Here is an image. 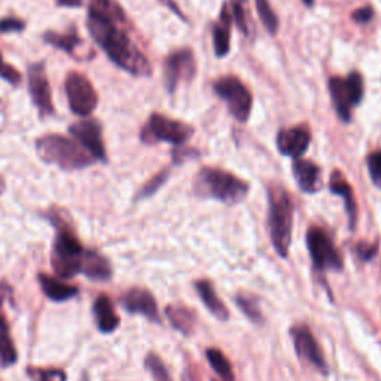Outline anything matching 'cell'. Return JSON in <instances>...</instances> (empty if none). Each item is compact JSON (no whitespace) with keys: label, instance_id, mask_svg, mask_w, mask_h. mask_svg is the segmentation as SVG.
<instances>
[{"label":"cell","instance_id":"obj_32","mask_svg":"<svg viewBox=\"0 0 381 381\" xmlns=\"http://www.w3.org/2000/svg\"><path fill=\"white\" fill-rule=\"evenodd\" d=\"M27 374L31 381H66V373L56 368H29Z\"/></svg>","mask_w":381,"mask_h":381},{"label":"cell","instance_id":"obj_25","mask_svg":"<svg viewBox=\"0 0 381 381\" xmlns=\"http://www.w3.org/2000/svg\"><path fill=\"white\" fill-rule=\"evenodd\" d=\"M165 316L176 331L184 335H190L195 326V314L193 310L182 305H168L165 309Z\"/></svg>","mask_w":381,"mask_h":381},{"label":"cell","instance_id":"obj_12","mask_svg":"<svg viewBox=\"0 0 381 381\" xmlns=\"http://www.w3.org/2000/svg\"><path fill=\"white\" fill-rule=\"evenodd\" d=\"M69 133L73 139L78 140L86 149L94 156L95 161L106 163L108 155H106L104 143H103V130L102 124L94 120H82L69 127Z\"/></svg>","mask_w":381,"mask_h":381},{"label":"cell","instance_id":"obj_6","mask_svg":"<svg viewBox=\"0 0 381 381\" xmlns=\"http://www.w3.org/2000/svg\"><path fill=\"white\" fill-rule=\"evenodd\" d=\"M193 134L194 129L190 125L182 121L167 118L161 113H152L142 129L140 137L147 145L165 142L175 146H181L186 143L193 137Z\"/></svg>","mask_w":381,"mask_h":381},{"label":"cell","instance_id":"obj_27","mask_svg":"<svg viewBox=\"0 0 381 381\" xmlns=\"http://www.w3.org/2000/svg\"><path fill=\"white\" fill-rule=\"evenodd\" d=\"M231 6V15L234 24L238 27L243 35L250 38L253 30H252V18L249 14V6L248 0H229Z\"/></svg>","mask_w":381,"mask_h":381},{"label":"cell","instance_id":"obj_14","mask_svg":"<svg viewBox=\"0 0 381 381\" xmlns=\"http://www.w3.org/2000/svg\"><path fill=\"white\" fill-rule=\"evenodd\" d=\"M311 142V133L307 125L292 127L280 130L277 134V149L282 155L291 156L293 160L301 158Z\"/></svg>","mask_w":381,"mask_h":381},{"label":"cell","instance_id":"obj_9","mask_svg":"<svg viewBox=\"0 0 381 381\" xmlns=\"http://www.w3.org/2000/svg\"><path fill=\"white\" fill-rule=\"evenodd\" d=\"M307 248H309L314 267L321 271H341L343 259L337 250L330 234L319 227H313L307 232Z\"/></svg>","mask_w":381,"mask_h":381},{"label":"cell","instance_id":"obj_20","mask_svg":"<svg viewBox=\"0 0 381 381\" xmlns=\"http://www.w3.org/2000/svg\"><path fill=\"white\" fill-rule=\"evenodd\" d=\"M92 310H94L95 323H97L100 332L111 334L120 326V322H121L120 317L113 309L112 301L106 295H102L95 300Z\"/></svg>","mask_w":381,"mask_h":381},{"label":"cell","instance_id":"obj_23","mask_svg":"<svg viewBox=\"0 0 381 381\" xmlns=\"http://www.w3.org/2000/svg\"><path fill=\"white\" fill-rule=\"evenodd\" d=\"M195 291L201 301L204 302L206 309L213 314L219 321H227L229 317V311L225 307V304L219 300V296L215 292L213 284L209 280H198L195 282Z\"/></svg>","mask_w":381,"mask_h":381},{"label":"cell","instance_id":"obj_7","mask_svg":"<svg viewBox=\"0 0 381 381\" xmlns=\"http://www.w3.org/2000/svg\"><path fill=\"white\" fill-rule=\"evenodd\" d=\"M213 90L228 106L229 113L240 122H246L252 112L253 97L248 87L236 76H224L213 83Z\"/></svg>","mask_w":381,"mask_h":381},{"label":"cell","instance_id":"obj_43","mask_svg":"<svg viewBox=\"0 0 381 381\" xmlns=\"http://www.w3.org/2000/svg\"><path fill=\"white\" fill-rule=\"evenodd\" d=\"M314 2H316V0H302V3H304L305 6H309V8H311V6L314 5Z\"/></svg>","mask_w":381,"mask_h":381},{"label":"cell","instance_id":"obj_42","mask_svg":"<svg viewBox=\"0 0 381 381\" xmlns=\"http://www.w3.org/2000/svg\"><path fill=\"white\" fill-rule=\"evenodd\" d=\"M57 5L66 8H78L82 5V0H58Z\"/></svg>","mask_w":381,"mask_h":381},{"label":"cell","instance_id":"obj_36","mask_svg":"<svg viewBox=\"0 0 381 381\" xmlns=\"http://www.w3.org/2000/svg\"><path fill=\"white\" fill-rule=\"evenodd\" d=\"M26 29V23L18 17L9 15L0 19V33H18V31H23Z\"/></svg>","mask_w":381,"mask_h":381},{"label":"cell","instance_id":"obj_41","mask_svg":"<svg viewBox=\"0 0 381 381\" xmlns=\"http://www.w3.org/2000/svg\"><path fill=\"white\" fill-rule=\"evenodd\" d=\"M160 2H161V3H164V5L167 6V8H170V9L173 10V13H175V14H176V15L179 17V18H182V19H186V18H185V15L182 14V10H181V9H179V6H177V5H176V3L173 2V0H160Z\"/></svg>","mask_w":381,"mask_h":381},{"label":"cell","instance_id":"obj_21","mask_svg":"<svg viewBox=\"0 0 381 381\" xmlns=\"http://www.w3.org/2000/svg\"><path fill=\"white\" fill-rule=\"evenodd\" d=\"M232 24V15L229 6L225 3L222 6L219 21L213 27V45H215V54L216 57L222 58L228 56L231 49V38H229V30Z\"/></svg>","mask_w":381,"mask_h":381},{"label":"cell","instance_id":"obj_17","mask_svg":"<svg viewBox=\"0 0 381 381\" xmlns=\"http://www.w3.org/2000/svg\"><path fill=\"white\" fill-rule=\"evenodd\" d=\"M81 273L86 274V276L91 280L106 282L112 277V267H111V262L103 255H100L99 252L86 249L82 258Z\"/></svg>","mask_w":381,"mask_h":381},{"label":"cell","instance_id":"obj_11","mask_svg":"<svg viewBox=\"0 0 381 381\" xmlns=\"http://www.w3.org/2000/svg\"><path fill=\"white\" fill-rule=\"evenodd\" d=\"M195 57L188 48L172 52L164 61V83L167 91L173 94L185 81H190L195 75Z\"/></svg>","mask_w":381,"mask_h":381},{"label":"cell","instance_id":"obj_33","mask_svg":"<svg viewBox=\"0 0 381 381\" xmlns=\"http://www.w3.org/2000/svg\"><path fill=\"white\" fill-rule=\"evenodd\" d=\"M146 368L147 371H149L154 377L155 381H173L170 374H168L165 365L163 364V361L160 357H158L155 353H149L146 356Z\"/></svg>","mask_w":381,"mask_h":381},{"label":"cell","instance_id":"obj_3","mask_svg":"<svg viewBox=\"0 0 381 381\" xmlns=\"http://www.w3.org/2000/svg\"><path fill=\"white\" fill-rule=\"evenodd\" d=\"M194 193L198 197L218 200L225 204H238L246 198L249 184L225 170L204 167L195 176Z\"/></svg>","mask_w":381,"mask_h":381},{"label":"cell","instance_id":"obj_34","mask_svg":"<svg viewBox=\"0 0 381 381\" xmlns=\"http://www.w3.org/2000/svg\"><path fill=\"white\" fill-rule=\"evenodd\" d=\"M0 78L3 81H6L9 86H19L21 81H23V76H21V73L18 72V69H15L14 66H10L9 63L5 61L3 54L0 52Z\"/></svg>","mask_w":381,"mask_h":381},{"label":"cell","instance_id":"obj_2","mask_svg":"<svg viewBox=\"0 0 381 381\" xmlns=\"http://www.w3.org/2000/svg\"><path fill=\"white\" fill-rule=\"evenodd\" d=\"M38 155L48 164L61 170H82L95 163L94 156L73 137L61 134H45L36 140Z\"/></svg>","mask_w":381,"mask_h":381},{"label":"cell","instance_id":"obj_5","mask_svg":"<svg viewBox=\"0 0 381 381\" xmlns=\"http://www.w3.org/2000/svg\"><path fill=\"white\" fill-rule=\"evenodd\" d=\"M54 224L57 227V237L54 248H52V268L60 279H72L81 273L86 249L82 248L78 237L65 224L58 222V219Z\"/></svg>","mask_w":381,"mask_h":381},{"label":"cell","instance_id":"obj_39","mask_svg":"<svg viewBox=\"0 0 381 381\" xmlns=\"http://www.w3.org/2000/svg\"><path fill=\"white\" fill-rule=\"evenodd\" d=\"M377 250H378L377 243H374V245H366V243H361V245L356 248L357 257L361 258L362 261H371L375 257Z\"/></svg>","mask_w":381,"mask_h":381},{"label":"cell","instance_id":"obj_26","mask_svg":"<svg viewBox=\"0 0 381 381\" xmlns=\"http://www.w3.org/2000/svg\"><path fill=\"white\" fill-rule=\"evenodd\" d=\"M18 353L13 337L9 332V325L3 316H0V366H10L17 362Z\"/></svg>","mask_w":381,"mask_h":381},{"label":"cell","instance_id":"obj_31","mask_svg":"<svg viewBox=\"0 0 381 381\" xmlns=\"http://www.w3.org/2000/svg\"><path fill=\"white\" fill-rule=\"evenodd\" d=\"M344 81H346V87H347L348 94H350V100H352L353 108H355V106L361 104V102L364 99V91H365L364 79L361 76V73L352 72Z\"/></svg>","mask_w":381,"mask_h":381},{"label":"cell","instance_id":"obj_22","mask_svg":"<svg viewBox=\"0 0 381 381\" xmlns=\"http://www.w3.org/2000/svg\"><path fill=\"white\" fill-rule=\"evenodd\" d=\"M38 279H39L42 291H44L45 296H47V298H49L51 301L63 302V301L72 300L73 296L78 295L76 286L67 284L63 280H58V279L48 276V274H39Z\"/></svg>","mask_w":381,"mask_h":381},{"label":"cell","instance_id":"obj_13","mask_svg":"<svg viewBox=\"0 0 381 381\" xmlns=\"http://www.w3.org/2000/svg\"><path fill=\"white\" fill-rule=\"evenodd\" d=\"M291 335L293 338V347L295 352L302 361H307L311 364L316 369H319L321 373H327L326 359L323 356L322 348L319 343L316 341L314 335L307 326H295L291 330Z\"/></svg>","mask_w":381,"mask_h":381},{"label":"cell","instance_id":"obj_10","mask_svg":"<svg viewBox=\"0 0 381 381\" xmlns=\"http://www.w3.org/2000/svg\"><path fill=\"white\" fill-rule=\"evenodd\" d=\"M27 86L31 102L42 116L54 115V100H52L51 83L44 63H33L27 69Z\"/></svg>","mask_w":381,"mask_h":381},{"label":"cell","instance_id":"obj_8","mask_svg":"<svg viewBox=\"0 0 381 381\" xmlns=\"http://www.w3.org/2000/svg\"><path fill=\"white\" fill-rule=\"evenodd\" d=\"M65 91L69 103V109L86 118L90 116L99 104V94L92 82L81 72L72 70L65 81Z\"/></svg>","mask_w":381,"mask_h":381},{"label":"cell","instance_id":"obj_15","mask_svg":"<svg viewBox=\"0 0 381 381\" xmlns=\"http://www.w3.org/2000/svg\"><path fill=\"white\" fill-rule=\"evenodd\" d=\"M121 305L131 314H142L151 322L160 323V313H158L156 301L154 295L140 288H133L121 298Z\"/></svg>","mask_w":381,"mask_h":381},{"label":"cell","instance_id":"obj_16","mask_svg":"<svg viewBox=\"0 0 381 381\" xmlns=\"http://www.w3.org/2000/svg\"><path fill=\"white\" fill-rule=\"evenodd\" d=\"M292 173L302 193L316 194L322 189V170L317 164L298 158L292 165Z\"/></svg>","mask_w":381,"mask_h":381},{"label":"cell","instance_id":"obj_38","mask_svg":"<svg viewBox=\"0 0 381 381\" xmlns=\"http://www.w3.org/2000/svg\"><path fill=\"white\" fill-rule=\"evenodd\" d=\"M352 18L359 24H366L374 18V9H373V6L359 8L352 14Z\"/></svg>","mask_w":381,"mask_h":381},{"label":"cell","instance_id":"obj_28","mask_svg":"<svg viewBox=\"0 0 381 381\" xmlns=\"http://www.w3.org/2000/svg\"><path fill=\"white\" fill-rule=\"evenodd\" d=\"M206 357L222 381H234V373H232L231 364L224 353L218 348H207Z\"/></svg>","mask_w":381,"mask_h":381},{"label":"cell","instance_id":"obj_19","mask_svg":"<svg viewBox=\"0 0 381 381\" xmlns=\"http://www.w3.org/2000/svg\"><path fill=\"white\" fill-rule=\"evenodd\" d=\"M330 188L332 194L340 195L343 198L346 211L348 215V220H350V229H355L356 219H357V206H356V200H355V194L350 184L346 181V177L343 176L341 172H334L330 181Z\"/></svg>","mask_w":381,"mask_h":381},{"label":"cell","instance_id":"obj_37","mask_svg":"<svg viewBox=\"0 0 381 381\" xmlns=\"http://www.w3.org/2000/svg\"><path fill=\"white\" fill-rule=\"evenodd\" d=\"M167 177H168V172L167 170L161 172L160 175H156L151 182H147L145 185V188L142 189V193H140V197H149V195H152L155 193V190L165 182Z\"/></svg>","mask_w":381,"mask_h":381},{"label":"cell","instance_id":"obj_44","mask_svg":"<svg viewBox=\"0 0 381 381\" xmlns=\"http://www.w3.org/2000/svg\"><path fill=\"white\" fill-rule=\"evenodd\" d=\"M3 190H5V182H3V179L0 177V195L3 194Z\"/></svg>","mask_w":381,"mask_h":381},{"label":"cell","instance_id":"obj_18","mask_svg":"<svg viewBox=\"0 0 381 381\" xmlns=\"http://www.w3.org/2000/svg\"><path fill=\"white\" fill-rule=\"evenodd\" d=\"M327 86H330L331 99H332L338 118L344 122H350L353 103L350 100V94H348L347 91L346 81L340 76H334L330 79V83H327Z\"/></svg>","mask_w":381,"mask_h":381},{"label":"cell","instance_id":"obj_30","mask_svg":"<svg viewBox=\"0 0 381 381\" xmlns=\"http://www.w3.org/2000/svg\"><path fill=\"white\" fill-rule=\"evenodd\" d=\"M255 5L264 27L268 30V33L276 35L279 30V18L276 13H274V9L271 8L268 0H255Z\"/></svg>","mask_w":381,"mask_h":381},{"label":"cell","instance_id":"obj_29","mask_svg":"<svg viewBox=\"0 0 381 381\" xmlns=\"http://www.w3.org/2000/svg\"><path fill=\"white\" fill-rule=\"evenodd\" d=\"M236 304L238 309L241 310V313L245 314L249 321H252L253 323H261L264 321L262 317V311L258 300L255 296L252 295H246V293H240L236 296Z\"/></svg>","mask_w":381,"mask_h":381},{"label":"cell","instance_id":"obj_4","mask_svg":"<svg viewBox=\"0 0 381 381\" xmlns=\"http://www.w3.org/2000/svg\"><path fill=\"white\" fill-rule=\"evenodd\" d=\"M270 203V237L277 255L288 258L292 241L293 225V204L288 190L280 185H271L268 189Z\"/></svg>","mask_w":381,"mask_h":381},{"label":"cell","instance_id":"obj_1","mask_svg":"<svg viewBox=\"0 0 381 381\" xmlns=\"http://www.w3.org/2000/svg\"><path fill=\"white\" fill-rule=\"evenodd\" d=\"M87 30L113 65L133 76L152 75L151 61L131 38L129 19L116 0H90Z\"/></svg>","mask_w":381,"mask_h":381},{"label":"cell","instance_id":"obj_35","mask_svg":"<svg viewBox=\"0 0 381 381\" xmlns=\"http://www.w3.org/2000/svg\"><path fill=\"white\" fill-rule=\"evenodd\" d=\"M366 164H368V172H369V176H371L373 184L381 189V151L373 152L371 155H369Z\"/></svg>","mask_w":381,"mask_h":381},{"label":"cell","instance_id":"obj_24","mask_svg":"<svg viewBox=\"0 0 381 381\" xmlns=\"http://www.w3.org/2000/svg\"><path fill=\"white\" fill-rule=\"evenodd\" d=\"M42 38H44V40L51 47L65 51L66 54H70V56L75 54V51L82 44V39L75 26H72L67 31H63V33H58V31H52V30L45 31Z\"/></svg>","mask_w":381,"mask_h":381},{"label":"cell","instance_id":"obj_40","mask_svg":"<svg viewBox=\"0 0 381 381\" xmlns=\"http://www.w3.org/2000/svg\"><path fill=\"white\" fill-rule=\"evenodd\" d=\"M13 295V288H10L9 283L6 282H0V309H2L3 301L8 298V296Z\"/></svg>","mask_w":381,"mask_h":381}]
</instances>
